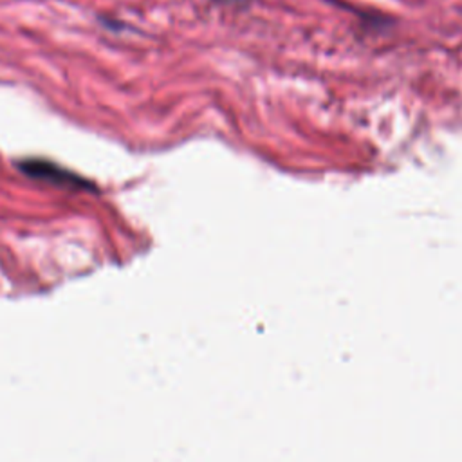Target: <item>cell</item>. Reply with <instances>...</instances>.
<instances>
[{
	"mask_svg": "<svg viewBox=\"0 0 462 462\" xmlns=\"http://www.w3.org/2000/svg\"><path fill=\"white\" fill-rule=\"evenodd\" d=\"M217 4H222V5H233V7H242V5H247L251 0H215Z\"/></svg>",
	"mask_w": 462,
	"mask_h": 462,
	"instance_id": "obj_1",
	"label": "cell"
}]
</instances>
